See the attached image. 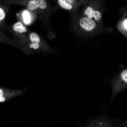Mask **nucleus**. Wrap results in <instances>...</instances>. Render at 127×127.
Here are the masks:
<instances>
[{
	"label": "nucleus",
	"instance_id": "nucleus-4",
	"mask_svg": "<svg viewBox=\"0 0 127 127\" xmlns=\"http://www.w3.org/2000/svg\"><path fill=\"white\" fill-rule=\"evenodd\" d=\"M24 26L20 22H18L15 24L13 26L14 30L19 33H21L24 32Z\"/></svg>",
	"mask_w": 127,
	"mask_h": 127
},
{
	"label": "nucleus",
	"instance_id": "nucleus-7",
	"mask_svg": "<svg viewBox=\"0 0 127 127\" xmlns=\"http://www.w3.org/2000/svg\"><path fill=\"white\" fill-rule=\"evenodd\" d=\"M22 15L24 22L26 24L29 23L30 21V17L28 12L25 11L23 12Z\"/></svg>",
	"mask_w": 127,
	"mask_h": 127
},
{
	"label": "nucleus",
	"instance_id": "nucleus-3",
	"mask_svg": "<svg viewBox=\"0 0 127 127\" xmlns=\"http://www.w3.org/2000/svg\"><path fill=\"white\" fill-rule=\"evenodd\" d=\"M84 11V14L86 17L92 19L94 18L96 20H99L101 18V15L100 12L94 10L90 6H88L86 8Z\"/></svg>",
	"mask_w": 127,
	"mask_h": 127
},
{
	"label": "nucleus",
	"instance_id": "nucleus-2",
	"mask_svg": "<svg viewBox=\"0 0 127 127\" xmlns=\"http://www.w3.org/2000/svg\"><path fill=\"white\" fill-rule=\"evenodd\" d=\"M78 1L73 0H58L57 2L58 4L61 8L73 12L77 9L79 5Z\"/></svg>",
	"mask_w": 127,
	"mask_h": 127
},
{
	"label": "nucleus",
	"instance_id": "nucleus-6",
	"mask_svg": "<svg viewBox=\"0 0 127 127\" xmlns=\"http://www.w3.org/2000/svg\"><path fill=\"white\" fill-rule=\"evenodd\" d=\"M28 8L31 10L36 9L38 7L37 1L32 0L30 1L28 5Z\"/></svg>",
	"mask_w": 127,
	"mask_h": 127
},
{
	"label": "nucleus",
	"instance_id": "nucleus-8",
	"mask_svg": "<svg viewBox=\"0 0 127 127\" xmlns=\"http://www.w3.org/2000/svg\"><path fill=\"white\" fill-rule=\"evenodd\" d=\"M37 3L38 7L41 9H44L46 8L47 5L46 2L45 0H38Z\"/></svg>",
	"mask_w": 127,
	"mask_h": 127
},
{
	"label": "nucleus",
	"instance_id": "nucleus-5",
	"mask_svg": "<svg viewBox=\"0 0 127 127\" xmlns=\"http://www.w3.org/2000/svg\"><path fill=\"white\" fill-rule=\"evenodd\" d=\"M30 37L31 41L33 44H39L40 39L37 34L32 33L31 34Z\"/></svg>",
	"mask_w": 127,
	"mask_h": 127
},
{
	"label": "nucleus",
	"instance_id": "nucleus-1",
	"mask_svg": "<svg viewBox=\"0 0 127 127\" xmlns=\"http://www.w3.org/2000/svg\"><path fill=\"white\" fill-rule=\"evenodd\" d=\"M96 26L95 21L86 17L80 18L76 22L74 29L76 34L81 35L86 34L87 32L92 31Z\"/></svg>",
	"mask_w": 127,
	"mask_h": 127
},
{
	"label": "nucleus",
	"instance_id": "nucleus-9",
	"mask_svg": "<svg viewBox=\"0 0 127 127\" xmlns=\"http://www.w3.org/2000/svg\"><path fill=\"white\" fill-rule=\"evenodd\" d=\"M5 16V13L0 8V19L2 20L4 19Z\"/></svg>",
	"mask_w": 127,
	"mask_h": 127
},
{
	"label": "nucleus",
	"instance_id": "nucleus-10",
	"mask_svg": "<svg viewBox=\"0 0 127 127\" xmlns=\"http://www.w3.org/2000/svg\"><path fill=\"white\" fill-rule=\"evenodd\" d=\"M124 25L126 28L127 29V20H125L124 22Z\"/></svg>",
	"mask_w": 127,
	"mask_h": 127
}]
</instances>
